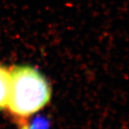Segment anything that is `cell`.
I'll return each mask as SVG.
<instances>
[{
  "instance_id": "cell-2",
  "label": "cell",
  "mask_w": 129,
  "mask_h": 129,
  "mask_svg": "<svg viewBox=\"0 0 129 129\" xmlns=\"http://www.w3.org/2000/svg\"><path fill=\"white\" fill-rule=\"evenodd\" d=\"M11 72L0 66V110L7 107L11 90Z\"/></svg>"
},
{
  "instance_id": "cell-1",
  "label": "cell",
  "mask_w": 129,
  "mask_h": 129,
  "mask_svg": "<svg viewBox=\"0 0 129 129\" xmlns=\"http://www.w3.org/2000/svg\"><path fill=\"white\" fill-rule=\"evenodd\" d=\"M11 72V90L7 107L16 117H26L48 104L51 89L48 82L36 69L14 66Z\"/></svg>"
}]
</instances>
